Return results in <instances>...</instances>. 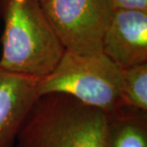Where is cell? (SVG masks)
<instances>
[{"instance_id": "9", "label": "cell", "mask_w": 147, "mask_h": 147, "mask_svg": "<svg viewBox=\"0 0 147 147\" xmlns=\"http://www.w3.org/2000/svg\"><path fill=\"white\" fill-rule=\"evenodd\" d=\"M113 10L147 11V0H108Z\"/></svg>"}, {"instance_id": "5", "label": "cell", "mask_w": 147, "mask_h": 147, "mask_svg": "<svg viewBox=\"0 0 147 147\" xmlns=\"http://www.w3.org/2000/svg\"><path fill=\"white\" fill-rule=\"evenodd\" d=\"M102 54L120 69L147 62V11L114 10Z\"/></svg>"}, {"instance_id": "10", "label": "cell", "mask_w": 147, "mask_h": 147, "mask_svg": "<svg viewBox=\"0 0 147 147\" xmlns=\"http://www.w3.org/2000/svg\"><path fill=\"white\" fill-rule=\"evenodd\" d=\"M38 2H40V3H42V2H44V1H46V0H37Z\"/></svg>"}, {"instance_id": "8", "label": "cell", "mask_w": 147, "mask_h": 147, "mask_svg": "<svg viewBox=\"0 0 147 147\" xmlns=\"http://www.w3.org/2000/svg\"><path fill=\"white\" fill-rule=\"evenodd\" d=\"M120 96L123 106L147 111V62L121 69Z\"/></svg>"}, {"instance_id": "4", "label": "cell", "mask_w": 147, "mask_h": 147, "mask_svg": "<svg viewBox=\"0 0 147 147\" xmlns=\"http://www.w3.org/2000/svg\"><path fill=\"white\" fill-rule=\"evenodd\" d=\"M41 7L65 51L102 54L114 11L108 0H46Z\"/></svg>"}, {"instance_id": "3", "label": "cell", "mask_w": 147, "mask_h": 147, "mask_svg": "<svg viewBox=\"0 0 147 147\" xmlns=\"http://www.w3.org/2000/svg\"><path fill=\"white\" fill-rule=\"evenodd\" d=\"M121 69L104 54L79 55L65 51L54 71L39 78L40 96L66 94L107 114L123 106Z\"/></svg>"}, {"instance_id": "2", "label": "cell", "mask_w": 147, "mask_h": 147, "mask_svg": "<svg viewBox=\"0 0 147 147\" xmlns=\"http://www.w3.org/2000/svg\"><path fill=\"white\" fill-rule=\"evenodd\" d=\"M4 21L0 68L41 78L54 71L65 52L37 0H0Z\"/></svg>"}, {"instance_id": "1", "label": "cell", "mask_w": 147, "mask_h": 147, "mask_svg": "<svg viewBox=\"0 0 147 147\" xmlns=\"http://www.w3.org/2000/svg\"><path fill=\"white\" fill-rule=\"evenodd\" d=\"M108 114L60 93L40 96L16 147H106Z\"/></svg>"}, {"instance_id": "7", "label": "cell", "mask_w": 147, "mask_h": 147, "mask_svg": "<svg viewBox=\"0 0 147 147\" xmlns=\"http://www.w3.org/2000/svg\"><path fill=\"white\" fill-rule=\"evenodd\" d=\"M106 147H147V111L122 106L108 114Z\"/></svg>"}, {"instance_id": "6", "label": "cell", "mask_w": 147, "mask_h": 147, "mask_svg": "<svg viewBox=\"0 0 147 147\" xmlns=\"http://www.w3.org/2000/svg\"><path fill=\"white\" fill-rule=\"evenodd\" d=\"M39 78L0 68V147H16L29 112L39 98Z\"/></svg>"}]
</instances>
